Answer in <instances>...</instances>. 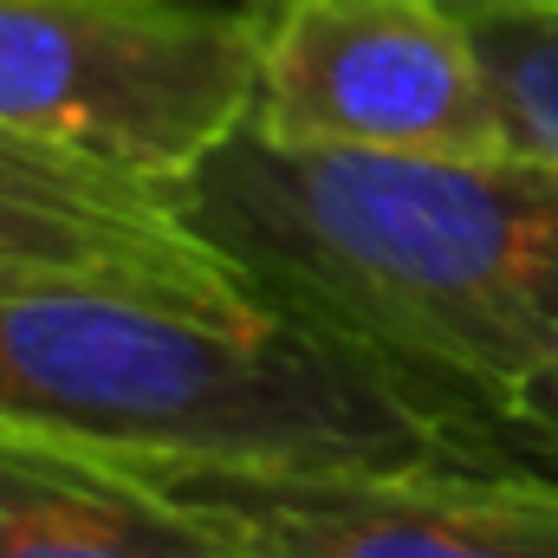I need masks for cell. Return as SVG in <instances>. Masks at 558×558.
<instances>
[{"label":"cell","instance_id":"1","mask_svg":"<svg viewBox=\"0 0 558 558\" xmlns=\"http://www.w3.org/2000/svg\"><path fill=\"white\" fill-rule=\"evenodd\" d=\"M182 228L279 318L384 364L461 422L558 364V162L299 149L241 124L162 189Z\"/></svg>","mask_w":558,"mask_h":558},{"label":"cell","instance_id":"2","mask_svg":"<svg viewBox=\"0 0 558 558\" xmlns=\"http://www.w3.org/2000/svg\"><path fill=\"white\" fill-rule=\"evenodd\" d=\"M0 428L254 468L481 461L416 384L254 299L98 279L0 286Z\"/></svg>","mask_w":558,"mask_h":558},{"label":"cell","instance_id":"3","mask_svg":"<svg viewBox=\"0 0 558 558\" xmlns=\"http://www.w3.org/2000/svg\"><path fill=\"white\" fill-rule=\"evenodd\" d=\"M254 92V0H0V124L149 189L202 169Z\"/></svg>","mask_w":558,"mask_h":558},{"label":"cell","instance_id":"4","mask_svg":"<svg viewBox=\"0 0 558 558\" xmlns=\"http://www.w3.org/2000/svg\"><path fill=\"white\" fill-rule=\"evenodd\" d=\"M118 461L241 558H558V468H254L175 454Z\"/></svg>","mask_w":558,"mask_h":558},{"label":"cell","instance_id":"5","mask_svg":"<svg viewBox=\"0 0 558 558\" xmlns=\"http://www.w3.org/2000/svg\"><path fill=\"white\" fill-rule=\"evenodd\" d=\"M254 118L299 149L500 156L520 149L474 20L448 0H254Z\"/></svg>","mask_w":558,"mask_h":558},{"label":"cell","instance_id":"6","mask_svg":"<svg viewBox=\"0 0 558 558\" xmlns=\"http://www.w3.org/2000/svg\"><path fill=\"white\" fill-rule=\"evenodd\" d=\"M52 279L156 286L221 305L254 299L182 228L162 189L0 124V286Z\"/></svg>","mask_w":558,"mask_h":558},{"label":"cell","instance_id":"7","mask_svg":"<svg viewBox=\"0 0 558 558\" xmlns=\"http://www.w3.org/2000/svg\"><path fill=\"white\" fill-rule=\"evenodd\" d=\"M0 558H241L118 454L0 428Z\"/></svg>","mask_w":558,"mask_h":558},{"label":"cell","instance_id":"8","mask_svg":"<svg viewBox=\"0 0 558 558\" xmlns=\"http://www.w3.org/2000/svg\"><path fill=\"white\" fill-rule=\"evenodd\" d=\"M513 143L558 162V13H468Z\"/></svg>","mask_w":558,"mask_h":558},{"label":"cell","instance_id":"9","mask_svg":"<svg viewBox=\"0 0 558 558\" xmlns=\"http://www.w3.org/2000/svg\"><path fill=\"white\" fill-rule=\"evenodd\" d=\"M487 461L558 468V364L546 377H533L507 410L487 416Z\"/></svg>","mask_w":558,"mask_h":558},{"label":"cell","instance_id":"10","mask_svg":"<svg viewBox=\"0 0 558 558\" xmlns=\"http://www.w3.org/2000/svg\"><path fill=\"white\" fill-rule=\"evenodd\" d=\"M461 13H558V0H448Z\"/></svg>","mask_w":558,"mask_h":558}]
</instances>
